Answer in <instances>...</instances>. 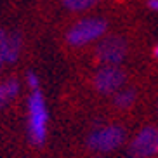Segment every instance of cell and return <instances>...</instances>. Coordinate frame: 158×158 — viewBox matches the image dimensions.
<instances>
[{"instance_id": "obj_1", "label": "cell", "mask_w": 158, "mask_h": 158, "mask_svg": "<svg viewBox=\"0 0 158 158\" xmlns=\"http://www.w3.org/2000/svg\"><path fill=\"white\" fill-rule=\"evenodd\" d=\"M26 132L33 144L42 146L47 137V122H49V113H47V104L44 99V94L40 89L31 90L26 102Z\"/></svg>"}, {"instance_id": "obj_2", "label": "cell", "mask_w": 158, "mask_h": 158, "mask_svg": "<svg viewBox=\"0 0 158 158\" xmlns=\"http://www.w3.org/2000/svg\"><path fill=\"white\" fill-rule=\"evenodd\" d=\"M106 30H108V23L106 19L102 18L80 19L66 31V42L71 47H84L102 38Z\"/></svg>"}, {"instance_id": "obj_3", "label": "cell", "mask_w": 158, "mask_h": 158, "mask_svg": "<svg viewBox=\"0 0 158 158\" xmlns=\"http://www.w3.org/2000/svg\"><path fill=\"white\" fill-rule=\"evenodd\" d=\"M125 141V129L120 125H102L90 132L87 139L89 148L98 153H110L113 149L120 148Z\"/></svg>"}, {"instance_id": "obj_4", "label": "cell", "mask_w": 158, "mask_h": 158, "mask_svg": "<svg viewBox=\"0 0 158 158\" xmlns=\"http://www.w3.org/2000/svg\"><path fill=\"white\" fill-rule=\"evenodd\" d=\"M129 54V42L120 35L99 38L96 47V57L102 64H120Z\"/></svg>"}, {"instance_id": "obj_5", "label": "cell", "mask_w": 158, "mask_h": 158, "mask_svg": "<svg viewBox=\"0 0 158 158\" xmlns=\"http://www.w3.org/2000/svg\"><path fill=\"white\" fill-rule=\"evenodd\" d=\"M127 80L125 71L118 64H102L92 78V85L99 94H115L123 87Z\"/></svg>"}, {"instance_id": "obj_6", "label": "cell", "mask_w": 158, "mask_h": 158, "mask_svg": "<svg viewBox=\"0 0 158 158\" xmlns=\"http://www.w3.org/2000/svg\"><path fill=\"white\" fill-rule=\"evenodd\" d=\"M130 158H151L158 155V129L148 125L141 129L130 143Z\"/></svg>"}, {"instance_id": "obj_7", "label": "cell", "mask_w": 158, "mask_h": 158, "mask_svg": "<svg viewBox=\"0 0 158 158\" xmlns=\"http://www.w3.org/2000/svg\"><path fill=\"white\" fill-rule=\"evenodd\" d=\"M21 47H23V38L18 31L7 33L5 31L4 44H2V51H4V61L5 64H12L16 63L21 54Z\"/></svg>"}, {"instance_id": "obj_8", "label": "cell", "mask_w": 158, "mask_h": 158, "mask_svg": "<svg viewBox=\"0 0 158 158\" xmlns=\"http://www.w3.org/2000/svg\"><path fill=\"white\" fill-rule=\"evenodd\" d=\"M19 92V82L16 78H7L0 84V108L7 106Z\"/></svg>"}, {"instance_id": "obj_9", "label": "cell", "mask_w": 158, "mask_h": 158, "mask_svg": "<svg viewBox=\"0 0 158 158\" xmlns=\"http://www.w3.org/2000/svg\"><path fill=\"white\" fill-rule=\"evenodd\" d=\"M113 101H115L116 108L127 110V108H130L135 102V90H132V89H120V90L115 92Z\"/></svg>"}, {"instance_id": "obj_10", "label": "cell", "mask_w": 158, "mask_h": 158, "mask_svg": "<svg viewBox=\"0 0 158 158\" xmlns=\"http://www.w3.org/2000/svg\"><path fill=\"white\" fill-rule=\"evenodd\" d=\"M61 2L71 12H85V10L92 9L99 0H61Z\"/></svg>"}, {"instance_id": "obj_11", "label": "cell", "mask_w": 158, "mask_h": 158, "mask_svg": "<svg viewBox=\"0 0 158 158\" xmlns=\"http://www.w3.org/2000/svg\"><path fill=\"white\" fill-rule=\"evenodd\" d=\"M26 82H28V85H30L31 90H37L38 89V77H37V73L28 71V73H26Z\"/></svg>"}, {"instance_id": "obj_12", "label": "cell", "mask_w": 158, "mask_h": 158, "mask_svg": "<svg viewBox=\"0 0 158 158\" xmlns=\"http://www.w3.org/2000/svg\"><path fill=\"white\" fill-rule=\"evenodd\" d=\"M4 37H5V31L0 28V70L5 66V61H4V51H2V44H4Z\"/></svg>"}, {"instance_id": "obj_13", "label": "cell", "mask_w": 158, "mask_h": 158, "mask_svg": "<svg viewBox=\"0 0 158 158\" xmlns=\"http://www.w3.org/2000/svg\"><path fill=\"white\" fill-rule=\"evenodd\" d=\"M148 7L155 12H158V0H148Z\"/></svg>"}, {"instance_id": "obj_14", "label": "cell", "mask_w": 158, "mask_h": 158, "mask_svg": "<svg viewBox=\"0 0 158 158\" xmlns=\"http://www.w3.org/2000/svg\"><path fill=\"white\" fill-rule=\"evenodd\" d=\"M153 52H155V57H158V44L155 45V51H153Z\"/></svg>"}]
</instances>
